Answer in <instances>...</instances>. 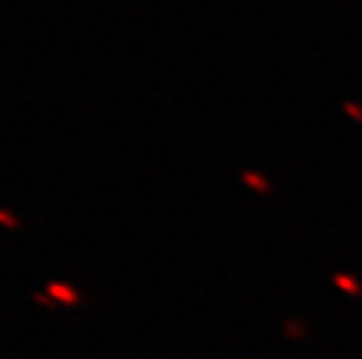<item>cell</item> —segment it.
<instances>
[{
  "label": "cell",
  "instance_id": "7a4b0ae2",
  "mask_svg": "<svg viewBox=\"0 0 362 359\" xmlns=\"http://www.w3.org/2000/svg\"><path fill=\"white\" fill-rule=\"evenodd\" d=\"M24 222L17 212L7 210V208H0V229H7V231H19Z\"/></svg>",
  "mask_w": 362,
  "mask_h": 359
},
{
  "label": "cell",
  "instance_id": "3957f363",
  "mask_svg": "<svg viewBox=\"0 0 362 359\" xmlns=\"http://www.w3.org/2000/svg\"><path fill=\"white\" fill-rule=\"evenodd\" d=\"M33 301L38 303L40 308H45V311H56V308H59V303H56L54 299L47 294V292H35V294H33Z\"/></svg>",
  "mask_w": 362,
  "mask_h": 359
},
{
  "label": "cell",
  "instance_id": "6da1fadb",
  "mask_svg": "<svg viewBox=\"0 0 362 359\" xmlns=\"http://www.w3.org/2000/svg\"><path fill=\"white\" fill-rule=\"evenodd\" d=\"M45 292L54 299L59 308H77L82 303V294L75 285H70L68 280H49Z\"/></svg>",
  "mask_w": 362,
  "mask_h": 359
}]
</instances>
